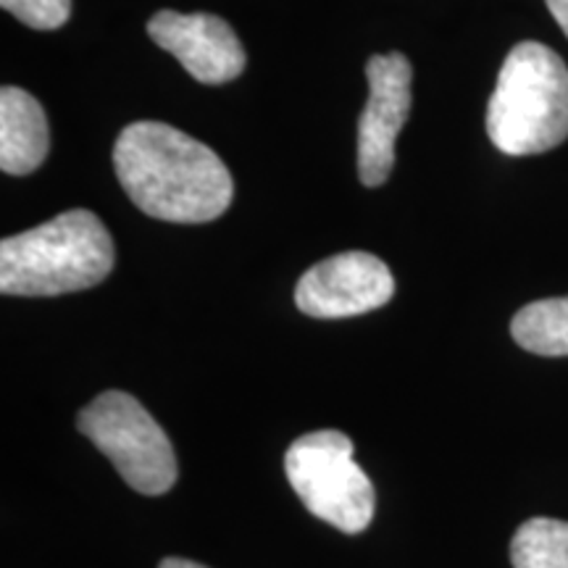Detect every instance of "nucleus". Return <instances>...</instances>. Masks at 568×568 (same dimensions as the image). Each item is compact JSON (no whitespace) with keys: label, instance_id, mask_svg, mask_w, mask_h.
Instances as JSON below:
<instances>
[{"label":"nucleus","instance_id":"nucleus-6","mask_svg":"<svg viewBox=\"0 0 568 568\" xmlns=\"http://www.w3.org/2000/svg\"><path fill=\"white\" fill-rule=\"evenodd\" d=\"M368 101L358 122V176L379 187L395 166V140L410 113L414 69L403 53H376L366 61Z\"/></svg>","mask_w":568,"mask_h":568},{"label":"nucleus","instance_id":"nucleus-12","mask_svg":"<svg viewBox=\"0 0 568 568\" xmlns=\"http://www.w3.org/2000/svg\"><path fill=\"white\" fill-rule=\"evenodd\" d=\"M0 6L32 30H59L71 17V0H0Z\"/></svg>","mask_w":568,"mask_h":568},{"label":"nucleus","instance_id":"nucleus-2","mask_svg":"<svg viewBox=\"0 0 568 568\" xmlns=\"http://www.w3.org/2000/svg\"><path fill=\"white\" fill-rule=\"evenodd\" d=\"M116 264L111 232L88 209L63 211L51 222L0 243V293L55 297L101 284Z\"/></svg>","mask_w":568,"mask_h":568},{"label":"nucleus","instance_id":"nucleus-10","mask_svg":"<svg viewBox=\"0 0 568 568\" xmlns=\"http://www.w3.org/2000/svg\"><path fill=\"white\" fill-rule=\"evenodd\" d=\"M510 335L529 353L568 355V295L524 305L510 322Z\"/></svg>","mask_w":568,"mask_h":568},{"label":"nucleus","instance_id":"nucleus-4","mask_svg":"<svg viewBox=\"0 0 568 568\" xmlns=\"http://www.w3.org/2000/svg\"><path fill=\"white\" fill-rule=\"evenodd\" d=\"M284 471L303 506L345 535H358L374 518L372 479L353 460V439L337 429L297 437L284 456Z\"/></svg>","mask_w":568,"mask_h":568},{"label":"nucleus","instance_id":"nucleus-5","mask_svg":"<svg viewBox=\"0 0 568 568\" xmlns=\"http://www.w3.org/2000/svg\"><path fill=\"white\" fill-rule=\"evenodd\" d=\"M77 429L90 439L119 477L140 495H163L174 487L176 456L166 432L138 397L109 389L77 416Z\"/></svg>","mask_w":568,"mask_h":568},{"label":"nucleus","instance_id":"nucleus-3","mask_svg":"<svg viewBox=\"0 0 568 568\" xmlns=\"http://www.w3.org/2000/svg\"><path fill=\"white\" fill-rule=\"evenodd\" d=\"M487 134L506 155L548 153L568 140V67L542 42H518L487 105Z\"/></svg>","mask_w":568,"mask_h":568},{"label":"nucleus","instance_id":"nucleus-1","mask_svg":"<svg viewBox=\"0 0 568 568\" xmlns=\"http://www.w3.org/2000/svg\"><path fill=\"white\" fill-rule=\"evenodd\" d=\"M113 169L142 213L172 224H205L232 205L234 182L224 161L163 122H132L113 145Z\"/></svg>","mask_w":568,"mask_h":568},{"label":"nucleus","instance_id":"nucleus-8","mask_svg":"<svg viewBox=\"0 0 568 568\" xmlns=\"http://www.w3.org/2000/svg\"><path fill=\"white\" fill-rule=\"evenodd\" d=\"M148 34L203 84H224L245 71L243 42L224 19L213 13L159 11L148 21Z\"/></svg>","mask_w":568,"mask_h":568},{"label":"nucleus","instance_id":"nucleus-13","mask_svg":"<svg viewBox=\"0 0 568 568\" xmlns=\"http://www.w3.org/2000/svg\"><path fill=\"white\" fill-rule=\"evenodd\" d=\"M545 3H548L552 19L558 21V27L566 32V38H568V0H545Z\"/></svg>","mask_w":568,"mask_h":568},{"label":"nucleus","instance_id":"nucleus-11","mask_svg":"<svg viewBox=\"0 0 568 568\" xmlns=\"http://www.w3.org/2000/svg\"><path fill=\"white\" fill-rule=\"evenodd\" d=\"M514 568H568V521L529 518L510 539Z\"/></svg>","mask_w":568,"mask_h":568},{"label":"nucleus","instance_id":"nucleus-7","mask_svg":"<svg viewBox=\"0 0 568 568\" xmlns=\"http://www.w3.org/2000/svg\"><path fill=\"white\" fill-rule=\"evenodd\" d=\"M395 280L382 258L364 251L337 253L301 276L295 305L311 318H351L393 301Z\"/></svg>","mask_w":568,"mask_h":568},{"label":"nucleus","instance_id":"nucleus-14","mask_svg":"<svg viewBox=\"0 0 568 568\" xmlns=\"http://www.w3.org/2000/svg\"><path fill=\"white\" fill-rule=\"evenodd\" d=\"M159 568H209V566L195 564V560H187V558H163Z\"/></svg>","mask_w":568,"mask_h":568},{"label":"nucleus","instance_id":"nucleus-9","mask_svg":"<svg viewBox=\"0 0 568 568\" xmlns=\"http://www.w3.org/2000/svg\"><path fill=\"white\" fill-rule=\"evenodd\" d=\"M51 151V126L40 101L21 88L0 90V169L24 176L38 172Z\"/></svg>","mask_w":568,"mask_h":568}]
</instances>
